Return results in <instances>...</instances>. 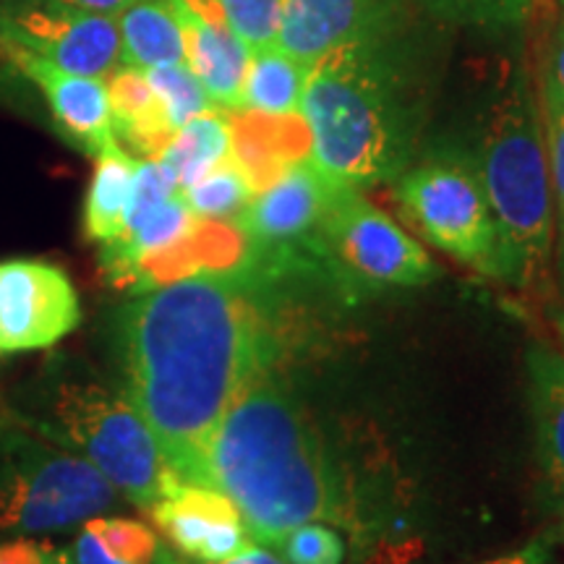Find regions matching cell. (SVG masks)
<instances>
[{
  "instance_id": "7a4b0ae2",
  "label": "cell",
  "mask_w": 564,
  "mask_h": 564,
  "mask_svg": "<svg viewBox=\"0 0 564 564\" xmlns=\"http://www.w3.org/2000/svg\"><path fill=\"white\" fill-rule=\"evenodd\" d=\"M413 47L394 9L312 68L301 116L312 133V160L329 178L369 188L403 175L423 112V66Z\"/></svg>"
},
{
  "instance_id": "4316f807",
  "label": "cell",
  "mask_w": 564,
  "mask_h": 564,
  "mask_svg": "<svg viewBox=\"0 0 564 564\" xmlns=\"http://www.w3.org/2000/svg\"><path fill=\"white\" fill-rule=\"evenodd\" d=\"M217 6L251 53L278 42L285 0H217Z\"/></svg>"
},
{
  "instance_id": "4fadbf2b",
  "label": "cell",
  "mask_w": 564,
  "mask_h": 564,
  "mask_svg": "<svg viewBox=\"0 0 564 564\" xmlns=\"http://www.w3.org/2000/svg\"><path fill=\"white\" fill-rule=\"evenodd\" d=\"M0 55L32 84H37L51 105L55 123L79 150L97 158L108 147L121 144L112 131L108 82L70 74V70L53 66L40 55L21 51L9 42H0Z\"/></svg>"
},
{
  "instance_id": "44dd1931",
  "label": "cell",
  "mask_w": 564,
  "mask_h": 564,
  "mask_svg": "<svg viewBox=\"0 0 564 564\" xmlns=\"http://www.w3.org/2000/svg\"><path fill=\"white\" fill-rule=\"evenodd\" d=\"M232 154L230 116L225 110L212 108L181 126L160 154V165L171 175L175 188L186 192L196 181L204 178L212 167L220 165Z\"/></svg>"
},
{
  "instance_id": "ffe728a7",
  "label": "cell",
  "mask_w": 564,
  "mask_h": 564,
  "mask_svg": "<svg viewBox=\"0 0 564 564\" xmlns=\"http://www.w3.org/2000/svg\"><path fill=\"white\" fill-rule=\"evenodd\" d=\"M121 34V66L154 68L186 63L183 32L171 0H133L116 17Z\"/></svg>"
},
{
  "instance_id": "8992f818",
  "label": "cell",
  "mask_w": 564,
  "mask_h": 564,
  "mask_svg": "<svg viewBox=\"0 0 564 564\" xmlns=\"http://www.w3.org/2000/svg\"><path fill=\"white\" fill-rule=\"evenodd\" d=\"M95 465L34 434L6 411L0 419V533L45 535L79 528L116 502Z\"/></svg>"
},
{
  "instance_id": "2e32d148",
  "label": "cell",
  "mask_w": 564,
  "mask_h": 564,
  "mask_svg": "<svg viewBox=\"0 0 564 564\" xmlns=\"http://www.w3.org/2000/svg\"><path fill=\"white\" fill-rule=\"evenodd\" d=\"M228 116L232 158L249 178L253 194L262 192L288 165L312 158V133L301 112L264 116V112L236 110Z\"/></svg>"
},
{
  "instance_id": "f1b7e54d",
  "label": "cell",
  "mask_w": 564,
  "mask_h": 564,
  "mask_svg": "<svg viewBox=\"0 0 564 564\" xmlns=\"http://www.w3.org/2000/svg\"><path fill=\"white\" fill-rule=\"evenodd\" d=\"M288 564H343L345 541L324 523H303L274 544Z\"/></svg>"
},
{
  "instance_id": "4dcf8cb0",
  "label": "cell",
  "mask_w": 564,
  "mask_h": 564,
  "mask_svg": "<svg viewBox=\"0 0 564 564\" xmlns=\"http://www.w3.org/2000/svg\"><path fill=\"white\" fill-rule=\"evenodd\" d=\"M486 564H554V560L544 541H533V544L523 546L520 552L505 554L499 556V560H491Z\"/></svg>"
},
{
  "instance_id": "277c9868",
  "label": "cell",
  "mask_w": 564,
  "mask_h": 564,
  "mask_svg": "<svg viewBox=\"0 0 564 564\" xmlns=\"http://www.w3.org/2000/svg\"><path fill=\"white\" fill-rule=\"evenodd\" d=\"M470 165L497 232L494 278L535 285L552 264L556 223L539 89L525 66H514L489 102Z\"/></svg>"
},
{
  "instance_id": "7402d4cb",
  "label": "cell",
  "mask_w": 564,
  "mask_h": 564,
  "mask_svg": "<svg viewBox=\"0 0 564 564\" xmlns=\"http://www.w3.org/2000/svg\"><path fill=\"white\" fill-rule=\"evenodd\" d=\"M137 162L121 144H112L95 158V173L84 202V232L89 241L108 243L121 236Z\"/></svg>"
},
{
  "instance_id": "9a60e30c",
  "label": "cell",
  "mask_w": 564,
  "mask_h": 564,
  "mask_svg": "<svg viewBox=\"0 0 564 564\" xmlns=\"http://www.w3.org/2000/svg\"><path fill=\"white\" fill-rule=\"evenodd\" d=\"M394 9L390 0H285L274 45L314 68L335 47L382 24Z\"/></svg>"
},
{
  "instance_id": "ac0fdd59",
  "label": "cell",
  "mask_w": 564,
  "mask_h": 564,
  "mask_svg": "<svg viewBox=\"0 0 564 564\" xmlns=\"http://www.w3.org/2000/svg\"><path fill=\"white\" fill-rule=\"evenodd\" d=\"M528 400L541 468L554 494L564 497V358L544 345L528 352Z\"/></svg>"
},
{
  "instance_id": "cb8c5ba5",
  "label": "cell",
  "mask_w": 564,
  "mask_h": 564,
  "mask_svg": "<svg viewBox=\"0 0 564 564\" xmlns=\"http://www.w3.org/2000/svg\"><path fill=\"white\" fill-rule=\"evenodd\" d=\"M440 21L489 37H512L528 26L535 0H421Z\"/></svg>"
},
{
  "instance_id": "1f68e13d",
  "label": "cell",
  "mask_w": 564,
  "mask_h": 564,
  "mask_svg": "<svg viewBox=\"0 0 564 564\" xmlns=\"http://www.w3.org/2000/svg\"><path fill=\"white\" fill-rule=\"evenodd\" d=\"M61 3H68V6H76V9H82V11L102 13V17L116 19L123 9H129L133 0H61Z\"/></svg>"
},
{
  "instance_id": "5bb4252c",
  "label": "cell",
  "mask_w": 564,
  "mask_h": 564,
  "mask_svg": "<svg viewBox=\"0 0 564 564\" xmlns=\"http://www.w3.org/2000/svg\"><path fill=\"white\" fill-rule=\"evenodd\" d=\"M171 6L183 32L186 66L217 110L236 112L251 51L230 30L217 0H171Z\"/></svg>"
},
{
  "instance_id": "603a6c76",
  "label": "cell",
  "mask_w": 564,
  "mask_h": 564,
  "mask_svg": "<svg viewBox=\"0 0 564 564\" xmlns=\"http://www.w3.org/2000/svg\"><path fill=\"white\" fill-rule=\"evenodd\" d=\"M312 68L280 51L278 45L253 51L246 68L241 108L264 116H293L301 112L303 91Z\"/></svg>"
},
{
  "instance_id": "6da1fadb",
  "label": "cell",
  "mask_w": 564,
  "mask_h": 564,
  "mask_svg": "<svg viewBox=\"0 0 564 564\" xmlns=\"http://www.w3.org/2000/svg\"><path fill=\"white\" fill-rule=\"evenodd\" d=\"M121 390L175 478L204 484L217 423L274 358L253 267L202 272L137 293L112 324ZM207 486V484H204Z\"/></svg>"
},
{
  "instance_id": "3957f363",
  "label": "cell",
  "mask_w": 564,
  "mask_h": 564,
  "mask_svg": "<svg viewBox=\"0 0 564 564\" xmlns=\"http://www.w3.org/2000/svg\"><path fill=\"white\" fill-rule=\"evenodd\" d=\"M204 484L241 512L253 544L274 546L303 523H345L340 478L295 400L259 379L217 423Z\"/></svg>"
},
{
  "instance_id": "5b68a950",
  "label": "cell",
  "mask_w": 564,
  "mask_h": 564,
  "mask_svg": "<svg viewBox=\"0 0 564 564\" xmlns=\"http://www.w3.org/2000/svg\"><path fill=\"white\" fill-rule=\"evenodd\" d=\"M19 423L95 465L139 507H152L175 481L158 442L123 390L51 364L9 411Z\"/></svg>"
},
{
  "instance_id": "d4e9b609",
  "label": "cell",
  "mask_w": 564,
  "mask_h": 564,
  "mask_svg": "<svg viewBox=\"0 0 564 564\" xmlns=\"http://www.w3.org/2000/svg\"><path fill=\"white\" fill-rule=\"evenodd\" d=\"M181 196L196 217H204V220H236L246 209V204L251 202L253 188L243 175L241 165L230 154L228 160L212 167L194 186L181 192Z\"/></svg>"
},
{
  "instance_id": "8fae6325",
  "label": "cell",
  "mask_w": 564,
  "mask_h": 564,
  "mask_svg": "<svg viewBox=\"0 0 564 564\" xmlns=\"http://www.w3.org/2000/svg\"><path fill=\"white\" fill-rule=\"evenodd\" d=\"M147 512L173 552L194 564L230 560L253 544L236 505L212 486L175 478Z\"/></svg>"
},
{
  "instance_id": "d6a6232c",
  "label": "cell",
  "mask_w": 564,
  "mask_h": 564,
  "mask_svg": "<svg viewBox=\"0 0 564 564\" xmlns=\"http://www.w3.org/2000/svg\"><path fill=\"white\" fill-rule=\"evenodd\" d=\"M215 564H288V562L278 554L267 552V549H262V546L249 544L243 549V552L230 556V560H223V562H215Z\"/></svg>"
},
{
  "instance_id": "484cf974",
  "label": "cell",
  "mask_w": 564,
  "mask_h": 564,
  "mask_svg": "<svg viewBox=\"0 0 564 564\" xmlns=\"http://www.w3.org/2000/svg\"><path fill=\"white\" fill-rule=\"evenodd\" d=\"M147 82L152 84L154 95L160 97L162 108L167 112V121L175 131L186 126L192 118L202 116L215 108L209 95L204 91L202 82L196 79L194 70L186 63H171V66L147 68Z\"/></svg>"
},
{
  "instance_id": "e575fe53",
  "label": "cell",
  "mask_w": 564,
  "mask_h": 564,
  "mask_svg": "<svg viewBox=\"0 0 564 564\" xmlns=\"http://www.w3.org/2000/svg\"><path fill=\"white\" fill-rule=\"evenodd\" d=\"M560 11H562V17H564V0H560Z\"/></svg>"
},
{
  "instance_id": "836d02e7",
  "label": "cell",
  "mask_w": 564,
  "mask_h": 564,
  "mask_svg": "<svg viewBox=\"0 0 564 564\" xmlns=\"http://www.w3.org/2000/svg\"><path fill=\"white\" fill-rule=\"evenodd\" d=\"M556 327H560V337H562V345H564V314H560V319H556Z\"/></svg>"
},
{
  "instance_id": "7c38bea8",
  "label": "cell",
  "mask_w": 564,
  "mask_h": 564,
  "mask_svg": "<svg viewBox=\"0 0 564 564\" xmlns=\"http://www.w3.org/2000/svg\"><path fill=\"white\" fill-rule=\"evenodd\" d=\"M343 186L345 183L329 178L312 158L299 160L253 194L236 223L257 251L306 241L316 236Z\"/></svg>"
},
{
  "instance_id": "30bf717a",
  "label": "cell",
  "mask_w": 564,
  "mask_h": 564,
  "mask_svg": "<svg viewBox=\"0 0 564 564\" xmlns=\"http://www.w3.org/2000/svg\"><path fill=\"white\" fill-rule=\"evenodd\" d=\"M79 322V293L58 264L0 262V352L53 348Z\"/></svg>"
},
{
  "instance_id": "9c48e42d",
  "label": "cell",
  "mask_w": 564,
  "mask_h": 564,
  "mask_svg": "<svg viewBox=\"0 0 564 564\" xmlns=\"http://www.w3.org/2000/svg\"><path fill=\"white\" fill-rule=\"evenodd\" d=\"M0 42L95 79H108L121 66L116 19L61 0H0Z\"/></svg>"
},
{
  "instance_id": "d6986e66",
  "label": "cell",
  "mask_w": 564,
  "mask_h": 564,
  "mask_svg": "<svg viewBox=\"0 0 564 564\" xmlns=\"http://www.w3.org/2000/svg\"><path fill=\"white\" fill-rule=\"evenodd\" d=\"M68 552L74 564H186L150 525L105 514L79 525Z\"/></svg>"
},
{
  "instance_id": "f546056e",
  "label": "cell",
  "mask_w": 564,
  "mask_h": 564,
  "mask_svg": "<svg viewBox=\"0 0 564 564\" xmlns=\"http://www.w3.org/2000/svg\"><path fill=\"white\" fill-rule=\"evenodd\" d=\"M539 84L564 97V17L556 19L554 30L546 40L539 66Z\"/></svg>"
},
{
  "instance_id": "52a82bcc",
  "label": "cell",
  "mask_w": 564,
  "mask_h": 564,
  "mask_svg": "<svg viewBox=\"0 0 564 564\" xmlns=\"http://www.w3.org/2000/svg\"><path fill=\"white\" fill-rule=\"evenodd\" d=\"M398 202L429 243L494 274L497 232L470 160L434 158L398 175Z\"/></svg>"
},
{
  "instance_id": "e0dca14e",
  "label": "cell",
  "mask_w": 564,
  "mask_h": 564,
  "mask_svg": "<svg viewBox=\"0 0 564 564\" xmlns=\"http://www.w3.org/2000/svg\"><path fill=\"white\" fill-rule=\"evenodd\" d=\"M112 131L141 160H158L175 137L160 97L141 68L118 66L108 76Z\"/></svg>"
},
{
  "instance_id": "ba28073f",
  "label": "cell",
  "mask_w": 564,
  "mask_h": 564,
  "mask_svg": "<svg viewBox=\"0 0 564 564\" xmlns=\"http://www.w3.org/2000/svg\"><path fill=\"white\" fill-rule=\"evenodd\" d=\"M316 241L345 272L373 288H421L442 274L413 236L350 186L329 204Z\"/></svg>"
},
{
  "instance_id": "83f0119b",
  "label": "cell",
  "mask_w": 564,
  "mask_h": 564,
  "mask_svg": "<svg viewBox=\"0 0 564 564\" xmlns=\"http://www.w3.org/2000/svg\"><path fill=\"white\" fill-rule=\"evenodd\" d=\"M535 89H539L541 118H544L549 175H552L554 196V223L556 238H560V262L564 270V97L541 87V84H535Z\"/></svg>"
}]
</instances>
